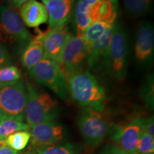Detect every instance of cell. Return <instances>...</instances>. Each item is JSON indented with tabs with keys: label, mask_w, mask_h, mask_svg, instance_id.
<instances>
[{
	"label": "cell",
	"mask_w": 154,
	"mask_h": 154,
	"mask_svg": "<svg viewBox=\"0 0 154 154\" xmlns=\"http://www.w3.org/2000/svg\"><path fill=\"white\" fill-rule=\"evenodd\" d=\"M116 22L109 47L100 63L105 73L114 79L126 77L129 57V42L127 31L122 23Z\"/></svg>",
	"instance_id": "1"
},
{
	"label": "cell",
	"mask_w": 154,
	"mask_h": 154,
	"mask_svg": "<svg viewBox=\"0 0 154 154\" xmlns=\"http://www.w3.org/2000/svg\"><path fill=\"white\" fill-rule=\"evenodd\" d=\"M66 82L68 93L77 104L103 111L106 101L105 90L88 70L72 75Z\"/></svg>",
	"instance_id": "2"
},
{
	"label": "cell",
	"mask_w": 154,
	"mask_h": 154,
	"mask_svg": "<svg viewBox=\"0 0 154 154\" xmlns=\"http://www.w3.org/2000/svg\"><path fill=\"white\" fill-rule=\"evenodd\" d=\"M119 9V0H76L72 14L76 35L82 37L96 21L117 20Z\"/></svg>",
	"instance_id": "3"
},
{
	"label": "cell",
	"mask_w": 154,
	"mask_h": 154,
	"mask_svg": "<svg viewBox=\"0 0 154 154\" xmlns=\"http://www.w3.org/2000/svg\"><path fill=\"white\" fill-rule=\"evenodd\" d=\"M27 102L24 120L29 126L55 121L59 116V103L49 94L38 91L30 84H26Z\"/></svg>",
	"instance_id": "4"
},
{
	"label": "cell",
	"mask_w": 154,
	"mask_h": 154,
	"mask_svg": "<svg viewBox=\"0 0 154 154\" xmlns=\"http://www.w3.org/2000/svg\"><path fill=\"white\" fill-rule=\"evenodd\" d=\"M27 91L23 80L0 83V121H24Z\"/></svg>",
	"instance_id": "5"
},
{
	"label": "cell",
	"mask_w": 154,
	"mask_h": 154,
	"mask_svg": "<svg viewBox=\"0 0 154 154\" xmlns=\"http://www.w3.org/2000/svg\"><path fill=\"white\" fill-rule=\"evenodd\" d=\"M32 35L14 9L0 5V40L22 52Z\"/></svg>",
	"instance_id": "6"
},
{
	"label": "cell",
	"mask_w": 154,
	"mask_h": 154,
	"mask_svg": "<svg viewBox=\"0 0 154 154\" xmlns=\"http://www.w3.org/2000/svg\"><path fill=\"white\" fill-rule=\"evenodd\" d=\"M31 79L52 91L63 100L68 97L67 82L56 61L44 58L29 71Z\"/></svg>",
	"instance_id": "7"
},
{
	"label": "cell",
	"mask_w": 154,
	"mask_h": 154,
	"mask_svg": "<svg viewBox=\"0 0 154 154\" xmlns=\"http://www.w3.org/2000/svg\"><path fill=\"white\" fill-rule=\"evenodd\" d=\"M77 125L86 143L89 146H99L109 130V125L102 111L85 108L79 116Z\"/></svg>",
	"instance_id": "8"
},
{
	"label": "cell",
	"mask_w": 154,
	"mask_h": 154,
	"mask_svg": "<svg viewBox=\"0 0 154 154\" xmlns=\"http://www.w3.org/2000/svg\"><path fill=\"white\" fill-rule=\"evenodd\" d=\"M88 58V47L82 36L71 34L63 50L59 64L66 80L84 70Z\"/></svg>",
	"instance_id": "9"
},
{
	"label": "cell",
	"mask_w": 154,
	"mask_h": 154,
	"mask_svg": "<svg viewBox=\"0 0 154 154\" xmlns=\"http://www.w3.org/2000/svg\"><path fill=\"white\" fill-rule=\"evenodd\" d=\"M143 118H137L126 125L109 128L110 136L116 146L126 154H136V146L142 131Z\"/></svg>",
	"instance_id": "10"
},
{
	"label": "cell",
	"mask_w": 154,
	"mask_h": 154,
	"mask_svg": "<svg viewBox=\"0 0 154 154\" xmlns=\"http://www.w3.org/2000/svg\"><path fill=\"white\" fill-rule=\"evenodd\" d=\"M134 53L138 64L147 66L154 57V27L152 22L146 20L138 25L134 43Z\"/></svg>",
	"instance_id": "11"
},
{
	"label": "cell",
	"mask_w": 154,
	"mask_h": 154,
	"mask_svg": "<svg viewBox=\"0 0 154 154\" xmlns=\"http://www.w3.org/2000/svg\"><path fill=\"white\" fill-rule=\"evenodd\" d=\"M31 146L33 149L63 143L66 131L56 121H47L30 126Z\"/></svg>",
	"instance_id": "12"
},
{
	"label": "cell",
	"mask_w": 154,
	"mask_h": 154,
	"mask_svg": "<svg viewBox=\"0 0 154 154\" xmlns=\"http://www.w3.org/2000/svg\"><path fill=\"white\" fill-rule=\"evenodd\" d=\"M66 24L51 28L44 33L42 43L44 47V58L59 63L63 50L71 36Z\"/></svg>",
	"instance_id": "13"
},
{
	"label": "cell",
	"mask_w": 154,
	"mask_h": 154,
	"mask_svg": "<svg viewBox=\"0 0 154 154\" xmlns=\"http://www.w3.org/2000/svg\"><path fill=\"white\" fill-rule=\"evenodd\" d=\"M76 0H42L48 13L50 29L66 24L72 16Z\"/></svg>",
	"instance_id": "14"
},
{
	"label": "cell",
	"mask_w": 154,
	"mask_h": 154,
	"mask_svg": "<svg viewBox=\"0 0 154 154\" xmlns=\"http://www.w3.org/2000/svg\"><path fill=\"white\" fill-rule=\"evenodd\" d=\"M20 18L24 25L36 28L48 22V13L45 6L36 0H29L20 7Z\"/></svg>",
	"instance_id": "15"
},
{
	"label": "cell",
	"mask_w": 154,
	"mask_h": 154,
	"mask_svg": "<svg viewBox=\"0 0 154 154\" xmlns=\"http://www.w3.org/2000/svg\"><path fill=\"white\" fill-rule=\"evenodd\" d=\"M44 33L40 32L34 38H32L21 53V63L24 68L29 71L44 59V47L42 43Z\"/></svg>",
	"instance_id": "16"
},
{
	"label": "cell",
	"mask_w": 154,
	"mask_h": 154,
	"mask_svg": "<svg viewBox=\"0 0 154 154\" xmlns=\"http://www.w3.org/2000/svg\"><path fill=\"white\" fill-rule=\"evenodd\" d=\"M114 24L108 29L106 32L99 39L96 40L88 48V58L86 64L89 69H94L101 63L110 43Z\"/></svg>",
	"instance_id": "17"
},
{
	"label": "cell",
	"mask_w": 154,
	"mask_h": 154,
	"mask_svg": "<svg viewBox=\"0 0 154 154\" xmlns=\"http://www.w3.org/2000/svg\"><path fill=\"white\" fill-rule=\"evenodd\" d=\"M126 14L132 19H138L149 14L153 0H122Z\"/></svg>",
	"instance_id": "18"
},
{
	"label": "cell",
	"mask_w": 154,
	"mask_h": 154,
	"mask_svg": "<svg viewBox=\"0 0 154 154\" xmlns=\"http://www.w3.org/2000/svg\"><path fill=\"white\" fill-rule=\"evenodd\" d=\"M116 21H96L86 28L82 38L88 48L94 42L98 40L110 26L115 24Z\"/></svg>",
	"instance_id": "19"
},
{
	"label": "cell",
	"mask_w": 154,
	"mask_h": 154,
	"mask_svg": "<svg viewBox=\"0 0 154 154\" xmlns=\"http://www.w3.org/2000/svg\"><path fill=\"white\" fill-rule=\"evenodd\" d=\"M30 127L22 121L11 119H5L0 121V142L5 139L9 135L15 132L25 131H29Z\"/></svg>",
	"instance_id": "20"
},
{
	"label": "cell",
	"mask_w": 154,
	"mask_h": 154,
	"mask_svg": "<svg viewBox=\"0 0 154 154\" xmlns=\"http://www.w3.org/2000/svg\"><path fill=\"white\" fill-rule=\"evenodd\" d=\"M30 138L31 134L29 131H21L7 136L4 140V144L14 151H18L26 148Z\"/></svg>",
	"instance_id": "21"
},
{
	"label": "cell",
	"mask_w": 154,
	"mask_h": 154,
	"mask_svg": "<svg viewBox=\"0 0 154 154\" xmlns=\"http://www.w3.org/2000/svg\"><path fill=\"white\" fill-rule=\"evenodd\" d=\"M33 149L38 154H78L76 147L74 144L64 142Z\"/></svg>",
	"instance_id": "22"
},
{
	"label": "cell",
	"mask_w": 154,
	"mask_h": 154,
	"mask_svg": "<svg viewBox=\"0 0 154 154\" xmlns=\"http://www.w3.org/2000/svg\"><path fill=\"white\" fill-rule=\"evenodd\" d=\"M154 151V137L142 131L136 146V154H151Z\"/></svg>",
	"instance_id": "23"
},
{
	"label": "cell",
	"mask_w": 154,
	"mask_h": 154,
	"mask_svg": "<svg viewBox=\"0 0 154 154\" xmlns=\"http://www.w3.org/2000/svg\"><path fill=\"white\" fill-rule=\"evenodd\" d=\"M21 72L16 66L12 64L0 67V83H8L19 80Z\"/></svg>",
	"instance_id": "24"
},
{
	"label": "cell",
	"mask_w": 154,
	"mask_h": 154,
	"mask_svg": "<svg viewBox=\"0 0 154 154\" xmlns=\"http://www.w3.org/2000/svg\"><path fill=\"white\" fill-rule=\"evenodd\" d=\"M154 78L153 74H150L146 78L141 89L140 94L144 101L150 106L153 107V92H154Z\"/></svg>",
	"instance_id": "25"
},
{
	"label": "cell",
	"mask_w": 154,
	"mask_h": 154,
	"mask_svg": "<svg viewBox=\"0 0 154 154\" xmlns=\"http://www.w3.org/2000/svg\"><path fill=\"white\" fill-rule=\"evenodd\" d=\"M12 63L10 55L5 46L0 43V67Z\"/></svg>",
	"instance_id": "26"
},
{
	"label": "cell",
	"mask_w": 154,
	"mask_h": 154,
	"mask_svg": "<svg viewBox=\"0 0 154 154\" xmlns=\"http://www.w3.org/2000/svg\"><path fill=\"white\" fill-rule=\"evenodd\" d=\"M142 131L154 137V122L153 116L149 118L143 119V124H142Z\"/></svg>",
	"instance_id": "27"
},
{
	"label": "cell",
	"mask_w": 154,
	"mask_h": 154,
	"mask_svg": "<svg viewBox=\"0 0 154 154\" xmlns=\"http://www.w3.org/2000/svg\"><path fill=\"white\" fill-rule=\"evenodd\" d=\"M99 154H126L124 151L119 149L117 146L113 144H109L106 146Z\"/></svg>",
	"instance_id": "28"
},
{
	"label": "cell",
	"mask_w": 154,
	"mask_h": 154,
	"mask_svg": "<svg viewBox=\"0 0 154 154\" xmlns=\"http://www.w3.org/2000/svg\"><path fill=\"white\" fill-rule=\"evenodd\" d=\"M0 154H18L17 151L10 149L8 146L3 145L0 146Z\"/></svg>",
	"instance_id": "29"
},
{
	"label": "cell",
	"mask_w": 154,
	"mask_h": 154,
	"mask_svg": "<svg viewBox=\"0 0 154 154\" xmlns=\"http://www.w3.org/2000/svg\"><path fill=\"white\" fill-rule=\"evenodd\" d=\"M29 1V0H11L12 5L14 6L17 8H20V7L23 4H24L26 2Z\"/></svg>",
	"instance_id": "30"
},
{
	"label": "cell",
	"mask_w": 154,
	"mask_h": 154,
	"mask_svg": "<svg viewBox=\"0 0 154 154\" xmlns=\"http://www.w3.org/2000/svg\"><path fill=\"white\" fill-rule=\"evenodd\" d=\"M19 154H38V153H36L34 149H32V150H29V151L22 152V153H19Z\"/></svg>",
	"instance_id": "31"
},
{
	"label": "cell",
	"mask_w": 154,
	"mask_h": 154,
	"mask_svg": "<svg viewBox=\"0 0 154 154\" xmlns=\"http://www.w3.org/2000/svg\"><path fill=\"white\" fill-rule=\"evenodd\" d=\"M4 1H6V2H9V1H11V0H4Z\"/></svg>",
	"instance_id": "32"
},
{
	"label": "cell",
	"mask_w": 154,
	"mask_h": 154,
	"mask_svg": "<svg viewBox=\"0 0 154 154\" xmlns=\"http://www.w3.org/2000/svg\"><path fill=\"white\" fill-rule=\"evenodd\" d=\"M151 154H153V153H151Z\"/></svg>",
	"instance_id": "33"
},
{
	"label": "cell",
	"mask_w": 154,
	"mask_h": 154,
	"mask_svg": "<svg viewBox=\"0 0 154 154\" xmlns=\"http://www.w3.org/2000/svg\"><path fill=\"white\" fill-rule=\"evenodd\" d=\"M0 143H1V142H0Z\"/></svg>",
	"instance_id": "34"
}]
</instances>
